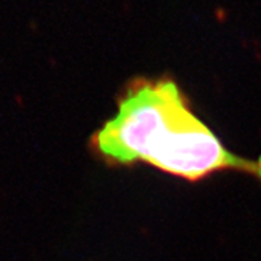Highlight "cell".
Instances as JSON below:
<instances>
[{
  "mask_svg": "<svg viewBox=\"0 0 261 261\" xmlns=\"http://www.w3.org/2000/svg\"><path fill=\"white\" fill-rule=\"evenodd\" d=\"M92 142L99 155L112 164L147 163L190 181L226 170L261 180V159L229 152L168 79L130 84L118 103V112Z\"/></svg>",
  "mask_w": 261,
  "mask_h": 261,
  "instance_id": "cell-1",
  "label": "cell"
}]
</instances>
